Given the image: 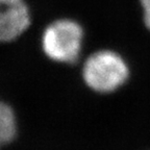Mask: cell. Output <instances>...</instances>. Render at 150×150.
I'll list each match as a JSON object with an SVG mask.
<instances>
[{
	"instance_id": "5",
	"label": "cell",
	"mask_w": 150,
	"mask_h": 150,
	"mask_svg": "<svg viewBox=\"0 0 150 150\" xmlns=\"http://www.w3.org/2000/svg\"><path fill=\"white\" fill-rule=\"evenodd\" d=\"M142 8H143L144 23L146 27L150 30V0H140Z\"/></svg>"
},
{
	"instance_id": "3",
	"label": "cell",
	"mask_w": 150,
	"mask_h": 150,
	"mask_svg": "<svg viewBox=\"0 0 150 150\" xmlns=\"http://www.w3.org/2000/svg\"><path fill=\"white\" fill-rule=\"evenodd\" d=\"M30 24V16L24 0H0V42L19 37Z\"/></svg>"
},
{
	"instance_id": "4",
	"label": "cell",
	"mask_w": 150,
	"mask_h": 150,
	"mask_svg": "<svg viewBox=\"0 0 150 150\" xmlns=\"http://www.w3.org/2000/svg\"><path fill=\"white\" fill-rule=\"evenodd\" d=\"M17 132L16 116L13 108L0 100V148L14 140Z\"/></svg>"
},
{
	"instance_id": "1",
	"label": "cell",
	"mask_w": 150,
	"mask_h": 150,
	"mask_svg": "<svg viewBox=\"0 0 150 150\" xmlns=\"http://www.w3.org/2000/svg\"><path fill=\"white\" fill-rule=\"evenodd\" d=\"M129 76L127 64L112 50H99L89 56L83 65L82 77L88 87L99 93H110L125 83Z\"/></svg>"
},
{
	"instance_id": "2",
	"label": "cell",
	"mask_w": 150,
	"mask_h": 150,
	"mask_svg": "<svg viewBox=\"0 0 150 150\" xmlns=\"http://www.w3.org/2000/svg\"><path fill=\"white\" fill-rule=\"evenodd\" d=\"M83 30L77 22L61 19L47 26L42 37V48L50 59L73 64L81 50Z\"/></svg>"
}]
</instances>
